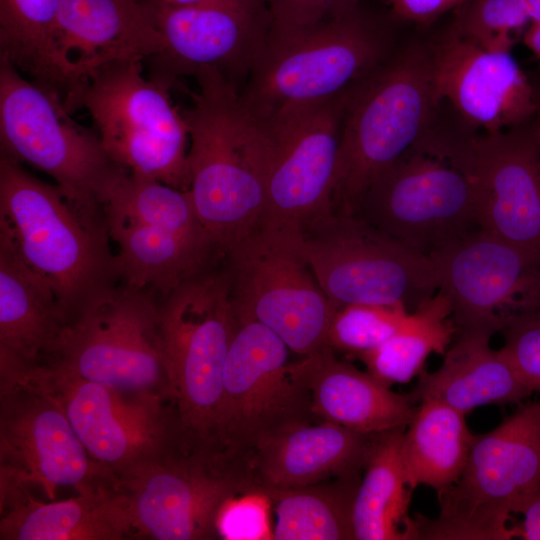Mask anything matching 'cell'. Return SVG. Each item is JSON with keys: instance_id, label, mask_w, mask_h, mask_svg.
<instances>
[{"instance_id": "obj_1", "label": "cell", "mask_w": 540, "mask_h": 540, "mask_svg": "<svg viewBox=\"0 0 540 540\" xmlns=\"http://www.w3.org/2000/svg\"><path fill=\"white\" fill-rule=\"evenodd\" d=\"M362 1L306 25L272 22L265 46L240 91L261 125L367 78L410 27L388 7Z\"/></svg>"}, {"instance_id": "obj_2", "label": "cell", "mask_w": 540, "mask_h": 540, "mask_svg": "<svg viewBox=\"0 0 540 540\" xmlns=\"http://www.w3.org/2000/svg\"><path fill=\"white\" fill-rule=\"evenodd\" d=\"M194 79L198 91L182 112L189 135L188 191L201 223L225 255L259 226L272 146L235 85L210 71Z\"/></svg>"}, {"instance_id": "obj_3", "label": "cell", "mask_w": 540, "mask_h": 540, "mask_svg": "<svg viewBox=\"0 0 540 540\" xmlns=\"http://www.w3.org/2000/svg\"><path fill=\"white\" fill-rule=\"evenodd\" d=\"M438 101L426 28L410 26L394 53L352 89L331 210L353 213L371 181L415 145Z\"/></svg>"}, {"instance_id": "obj_4", "label": "cell", "mask_w": 540, "mask_h": 540, "mask_svg": "<svg viewBox=\"0 0 540 540\" xmlns=\"http://www.w3.org/2000/svg\"><path fill=\"white\" fill-rule=\"evenodd\" d=\"M0 227L25 263L49 283L66 322L116 285L104 220L82 212L56 184L43 182L2 152Z\"/></svg>"}, {"instance_id": "obj_5", "label": "cell", "mask_w": 540, "mask_h": 540, "mask_svg": "<svg viewBox=\"0 0 540 540\" xmlns=\"http://www.w3.org/2000/svg\"><path fill=\"white\" fill-rule=\"evenodd\" d=\"M118 280L163 297L223 255L201 223L188 190L120 169L101 197Z\"/></svg>"}, {"instance_id": "obj_6", "label": "cell", "mask_w": 540, "mask_h": 540, "mask_svg": "<svg viewBox=\"0 0 540 540\" xmlns=\"http://www.w3.org/2000/svg\"><path fill=\"white\" fill-rule=\"evenodd\" d=\"M540 490V401L519 407L495 429L475 434L457 481L441 495L439 514L413 517L415 540H509L512 513Z\"/></svg>"}, {"instance_id": "obj_7", "label": "cell", "mask_w": 540, "mask_h": 540, "mask_svg": "<svg viewBox=\"0 0 540 540\" xmlns=\"http://www.w3.org/2000/svg\"><path fill=\"white\" fill-rule=\"evenodd\" d=\"M115 484L127 498L133 538L156 540L219 539L216 519L223 504L260 492L247 459L183 434L116 475Z\"/></svg>"}, {"instance_id": "obj_8", "label": "cell", "mask_w": 540, "mask_h": 540, "mask_svg": "<svg viewBox=\"0 0 540 540\" xmlns=\"http://www.w3.org/2000/svg\"><path fill=\"white\" fill-rule=\"evenodd\" d=\"M141 60L114 61L82 78L64 102L85 109L109 159L138 175L188 190L189 135L168 89L143 74Z\"/></svg>"}, {"instance_id": "obj_9", "label": "cell", "mask_w": 540, "mask_h": 540, "mask_svg": "<svg viewBox=\"0 0 540 540\" xmlns=\"http://www.w3.org/2000/svg\"><path fill=\"white\" fill-rule=\"evenodd\" d=\"M298 248L332 305L403 304L409 311L440 287L433 258L354 213L328 211L297 233Z\"/></svg>"}, {"instance_id": "obj_10", "label": "cell", "mask_w": 540, "mask_h": 540, "mask_svg": "<svg viewBox=\"0 0 540 540\" xmlns=\"http://www.w3.org/2000/svg\"><path fill=\"white\" fill-rule=\"evenodd\" d=\"M160 324L180 429L195 442L216 443L224 366L236 325L226 269H208L164 296Z\"/></svg>"}, {"instance_id": "obj_11", "label": "cell", "mask_w": 540, "mask_h": 540, "mask_svg": "<svg viewBox=\"0 0 540 540\" xmlns=\"http://www.w3.org/2000/svg\"><path fill=\"white\" fill-rule=\"evenodd\" d=\"M41 363L173 405L160 303L148 290L124 284L109 289L64 324L51 354Z\"/></svg>"}, {"instance_id": "obj_12", "label": "cell", "mask_w": 540, "mask_h": 540, "mask_svg": "<svg viewBox=\"0 0 540 540\" xmlns=\"http://www.w3.org/2000/svg\"><path fill=\"white\" fill-rule=\"evenodd\" d=\"M1 152L55 181L82 212L103 219L99 198L113 171L97 132L72 119L62 98L0 59Z\"/></svg>"}, {"instance_id": "obj_13", "label": "cell", "mask_w": 540, "mask_h": 540, "mask_svg": "<svg viewBox=\"0 0 540 540\" xmlns=\"http://www.w3.org/2000/svg\"><path fill=\"white\" fill-rule=\"evenodd\" d=\"M224 256L237 320L264 325L299 355L328 346L337 310L298 248L296 233L258 227Z\"/></svg>"}, {"instance_id": "obj_14", "label": "cell", "mask_w": 540, "mask_h": 540, "mask_svg": "<svg viewBox=\"0 0 540 540\" xmlns=\"http://www.w3.org/2000/svg\"><path fill=\"white\" fill-rule=\"evenodd\" d=\"M353 213L432 257L481 228L480 189L473 174L409 149L371 181Z\"/></svg>"}, {"instance_id": "obj_15", "label": "cell", "mask_w": 540, "mask_h": 540, "mask_svg": "<svg viewBox=\"0 0 540 540\" xmlns=\"http://www.w3.org/2000/svg\"><path fill=\"white\" fill-rule=\"evenodd\" d=\"M0 477L37 486L54 500L114 482L93 460L58 402L7 354L0 353Z\"/></svg>"}, {"instance_id": "obj_16", "label": "cell", "mask_w": 540, "mask_h": 540, "mask_svg": "<svg viewBox=\"0 0 540 540\" xmlns=\"http://www.w3.org/2000/svg\"><path fill=\"white\" fill-rule=\"evenodd\" d=\"M288 351L264 325L236 319L215 429L216 443L229 454L249 461L273 436L321 421L309 391L288 369Z\"/></svg>"}, {"instance_id": "obj_17", "label": "cell", "mask_w": 540, "mask_h": 540, "mask_svg": "<svg viewBox=\"0 0 540 540\" xmlns=\"http://www.w3.org/2000/svg\"><path fill=\"white\" fill-rule=\"evenodd\" d=\"M143 3L164 40L163 50L147 59L149 79L169 90L181 77L210 71L242 90L272 26L266 0Z\"/></svg>"}, {"instance_id": "obj_18", "label": "cell", "mask_w": 540, "mask_h": 540, "mask_svg": "<svg viewBox=\"0 0 540 540\" xmlns=\"http://www.w3.org/2000/svg\"><path fill=\"white\" fill-rule=\"evenodd\" d=\"M21 366L62 407L89 456L115 476L160 453L181 434L170 402L124 393L53 364Z\"/></svg>"}, {"instance_id": "obj_19", "label": "cell", "mask_w": 540, "mask_h": 540, "mask_svg": "<svg viewBox=\"0 0 540 540\" xmlns=\"http://www.w3.org/2000/svg\"><path fill=\"white\" fill-rule=\"evenodd\" d=\"M354 86L262 125L272 158L258 227L295 234L331 210L343 120Z\"/></svg>"}, {"instance_id": "obj_20", "label": "cell", "mask_w": 540, "mask_h": 540, "mask_svg": "<svg viewBox=\"0 0 540 540\" xmlns=\"http://www.w3.org/2000/svg\"><path fill=\"white\" fill-rule=\"evenodd\" d=\"M458 332L493 335L513 316L540 310V252L484 229L432 256Z\"/></svg>"}, {"instance_id": "obj_21", "label": "cell", "mask_w": 540, "mask_h": 540, "mask_svg": "<svg viewBox=\"0 0 540 540\" xmlns=\"http://www.w3.org/2000/svg\"><path fill=\"white\" fill-rule=\"evenodd\" d=\"M439 98L479 132L531 121L532 86L512 52L488 51L458 33L446 16L426 28Z\"/></svg>"}, {"instance_id": "obj_22", "label": "cell", "mask_w": 540, "mask_h": 540, "mask_svg": "<svg viewBox=\"0 0 540 540\" xmlns=\"http://www.w3.org/2000/svg\"><path fill=\"white\" fill-rule=\"evenodd\" d=\"M471 174L480 189V227L540 252V153L532 120L477 135Z\"/></svg>"}, {"instance_id": "obj_23", "label": "cell", "mask_w": 540, "mask_h": 540, "mask_svg": "<svg viewBox=\"0 0 540 540\" xmlns=\"http://www.w3.org/2000/svg\"><path fill=\"white\" fill-rule=\"evenodd\" d=\"M57 43L72 83L70 94L82 78L102 65L144 61L164 48L143 0H60Z\"/></svg>"}, {"instance_id": "obj_24", "label": "cell", "mask_w": 540, "mask_h": 540, "mask_svg": "<svg viewBox=\"0 0 540 540\" xmlns=\"http://www.w3.org/2000/svg\"><path fill=\"white\" fill-rule=\"evenodd\" d=\"M1 540L133 538L126 496L115 481L62 501L36 500L29 486L0 479Z\"/></svg>"}, {"instance_id": "obj_25", "label": "cell", "mask_w": 540, "mask_h": 540, "mask_svg": "<svg viewBox=\"0 0 540 540\" xmlns=\"http://www.w3.org/2000/svg\"><path fill=\"white\" fill-rule=\"evenodd\" d=\"M288 369L309 391L321 421L378 434L407 427L417 408L410 393L393 391L367 370L338 359L329 346L289 363Z\"/></svg>"}, {"instance_id": "obj_26", "label": "cell", "mask_w": 540, "mask_h": 540, "mask_svg": "<svg viewBox=\"0 0 540 540\" xmlns=\"http://www.w3.org/2000/svg\"><path fill=\"white\" fill-rule=\"evenodd\" d=\"M376 434L319 421L266 440L249 464L262 493L315 484L364 470Z\"/></svg>"}, {"instance_id": "obj_27", "label": "cell", "mask_w": 540, "mask_h": 540, "mask_svg": "<svg viewBox=\"0 0 540 540\" xmlns=\"http://www.w3.org/2000/svg\"><path fill=\"white\" fill-rule=\"evenodd\" d=\"M491 335L458 332L441 366L422 371L410 392L414 402L434 399L467 414L484 405L520 403L531 392L499 350Z\"/></svg>"}, {"instance_id": "obj_28", "label": "cell", "mask_w": 540, "mask_h": 540, "mask_svg": "<svg viewBox=\"0 0 540 540\" xmlns=\"http://www.w3.org/2000/svg\"><path fill=\"white\" fill-rule=\"evenodd\" d=\"M65 322L49 283L25 263L0 227V352L25 364L41 363Z\"/></svg>"}, {"instance_id": "obj_29", "label": "cell", "mask_w": 540, "mask_h": 540, "mask_svg": "<svg viewBox=\"0 0 540 540\" xmlns=\"http://www.w3.org/2000/svg\"><path fill=\"white\" fill-rule=\"evenodd\" d=\"M406 427L378 433L353 505L355 540H415L410 489L402 460Z\"/></svg>"}, {"instance_id": "obj_30", "label": "cell", "mask_w": 540, "mask_h": 540, "mask_svg": "<svg viewBox=\"0 0 540 540\" xmlns=\"http://www.w3.org/2000/svg\"><path fill=\"white\" fill-rule=\"evenodd\" d=\"M474 435L465 414L434 399H423L404 430L402 460L411 490L426 485L441 495L459 478Z\"/></svg>"}, {"instance_id": "obj_31", "label": "cell", "mask_w": 540, "mask_h": 540, "mask_svg": "<svg viewBox=\"0 0 540 540\" xmlns=\"http://www.w3.org/2000/svg\"><path fill=\"white\" fill-rule=\"evenodd\" d=\"M60 0H0V59L63 102L72 90L57 43Z\"/></svg>"}, {"instance_id": "obj_32", "label": "cell", "mask_w": 540, "mask_h": 540, "mask_svg": "<svg viewBox=\"0 0 540 540\" xmlns=\"http://www.w3.org/2000/svg\"><path fill=\"white\" fill-rule=\"evenodd\" d=\"M361 473L266 491L276 514L275 540H355L353 505Z\"/></svg>"}, {"instance_id": "obj_33", "label": "cell", "mask_w": 540, "mask_h": 540, "mask_svg": "<svg viewBox=\"0 0 540 540\" xmlns=\"http://www.w3.org/2000/svg\"><path fill=\"white\" fill-rule=\"evenodd\" d=\"M457 333L450 299L439 289L410 311L390 338L356 358L387 385L405 384L423 371L430 354L444 355Z\"/></svg>"}, {"instance_id": "obj_34", "label": "cell", "mask_w": 540, "mask_h": 540, "mask_svg": "<svg viewBox=\"0 0 540 540\" xmlns=\"http://www.w3.org/2000/svg\"><path fill=\"white\" fill-rule=\"evenodd\" d=\"M446 19L462 36L494 52H512L531 24L520 0H466Z\"/></svg>"}, {"instance_id": "obj_35", "label": "cell", "mask_w": 540, "mask_h": 540, "mask_svg": "<svg viewBox=\"0 0 540 540\" xmlns=\"http://www.w3.org/2000/svg\"><path fill=\"white\" fill-rule=\"evenodd\" d=\"M409 312L403 304L343 306L333 316L327 345L334 351L357 357L390 338Z\"/></svg>"}, {"instance_id": "obj_36", "label": "cell", "mask_w": 540, "mask_h": 540, "mask_svg": "<svg viewBox=\"0 0 540 540\" xmlns=\"http://www.w3.org/2000/svg\"><path fill=\"white\" fill-rule=\"evenodd\" d=\"M499 351L531 393L540 392V310L510 318Z\"/></svg>"}, {"instance_id": "obj_37", "label": "cell", "mask_w": 540, "mask_h": 540, "mask_svg": "<svg viewBox=\"0 0 540 540\" xmlns=\"http://www.w3.org/2000/svg\"><path fill=\"white\" fill-rule=\"evenodd\" d=\"M270 498L261 492L240 494L228 499L217 519L218 538L223 540L274 539L270 522Z\"/></svg>"}, {"instance_id": "obj_38", "label": "cell", "mask_w": 540, "mask_h": 540, "mask_svg": "<svg viewBox=\"0 0 540 540\" xmlns=\"http://www.w3.org/2000/svg\"><path fill=\"white\" fill-rule=\"evenodd\" d=\"M273 21L306 25L320 21L341 8L372 0H266Z\"/></svg>"}, {"instance_id": "obj_39", "label": "cell", "mask_w": 540, "mask_h": 540, "mask_svg": "<svg viewBox=\"0 0 540 540\" xmlns=\"http://www.w3.org/2000/svg\"><path fill=\"white\" fill-rule=\"evenodd\" d=\"M466 0H386L388 7L405 24L427 28L447 16Z\"/></svg>"}, {"instance_id": "obj_40", "label": "cell", "mask_w": 540, "mask_h": 540, "mask_svg": "<svg viewBox=\"0 0 540 540\" xmlns=\"http://www.w3.org/2000/svg\"><path fill=\"white\" fill-rule=\"evenodd\" d=\"M520 514L523 521L513 526L515 538L540 540V490L524 505Z\"/></svg>"}, {"instance_id": "obj_41", "label": "cell", "mask_w": 540, "mask_h": 540, "mask_svg": "<svg viewBox=\"0 0 540 540\" xmlns=\"http://www.w3.org/2000/svg\"><path fill=\"white\" fill-rule=\"evenodd\" d=\"M526 72L532 86L533 99L535 103V115L532 119V125L540 153V66L535 69L527 70Z\"/></svg>"}, {"instance_id": "obj_42", "label": "cell", "mask_w": 540, "mask_h": 540, "mask_svg": "<svg viewBox=\"0 0 540 540\" xmlns=\"http://www.w3.org/2000/svg\"><path fill=\"white\" fill-rule=\"evenodd\" d=\"M522 41L534 57L540 61V21L533 22L529 25L523 35Z\"/></svg>"}, {"instance_id": "obj_43", "label": "cell", "mask_w": 540, "mask_h": 540, "mask_svg": "<svg viewBox=\"0 0 540 540\" xmlns=\"http://www.w3.org/2000/svg\"><path fill=\"white\" fill-rule=\"evenodd\" d=\"M531 23L540 21V0H520Z\"/></svg>"}, {"instance_id": "obj_44", "label": "cell", "mask_w": 540, "mask_h": 540, "mask_svg": "<svg viewBox=\"0 0 540 540\" xmlns=\"http://www.w3.org/2000/svg\"><path fill=\"white\" fill-rule=\"evenodd\" d=\"M158 1L167 5L185 6V5L196 4L205 0H158Z\"/></svg>"}]
</instances>
